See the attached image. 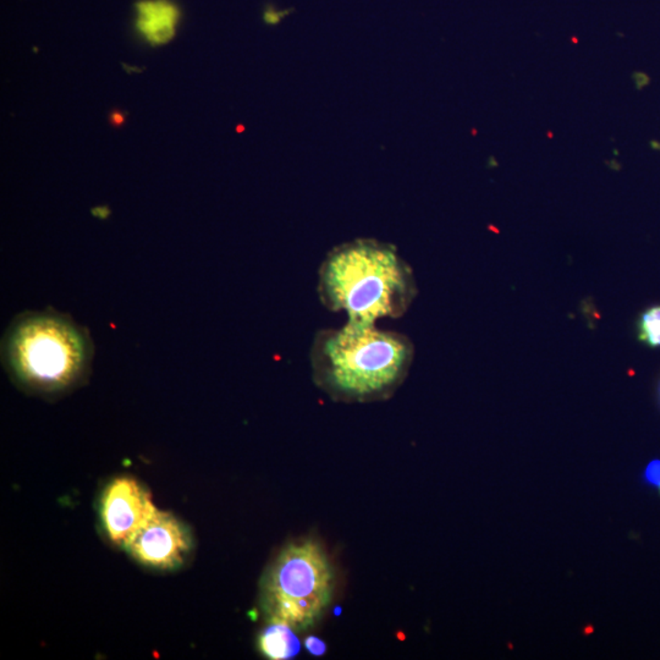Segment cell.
<instances>
[{
  "label": "cell",
  "instance_id": "obj_11",
  "mask_svg": "<svg viewBox=\"0 0 660 660\" xmlns=\"http://www.w3.org/2000/svg\"><path fill=\"white\" fill-rule=\"evenodd\" d=\"M644 479L650 486L660 487V460H653L649 464L644 472Z\"/></svg>",
  "mask_w": 660,
  "mask_h": 660
},
{
  "label": "cell",
  "instance_id": "obj_7",
  "mask_svg": "<svg viewBox=\"0 0 660 660\" xmlns=\"http://www.w3.org/2000/svg\"><path fill=\"white\" fill-rule=\"evenodd\" d=\"M136 28L150 45H167L178 27L181 12L170 0H139L136 3Z\"/></svg>",
  "mask_w": 660,
  "mask_h": 660
},
{
  "label": "cell",
  "instance_id": "obj_6",
  "mask_svg": "<svg viewBox=\"0 0 660 660\" xmlns=\"http://www.w3.org/2000/svg\"><path fill=\"white\" fill-rule=\"evenodd\" d=\"M156 512L150 494L133 478L114 479L108 484L100 500L106 536L113 543L122 547Z\"/></svg>",
  "mask_w": 660,
  "mask_h": 660
},
{
  "label": "cell",
  "instance_id": "obj_10",
  "mask_svg": "<svg viewBox=\"0 0 660 660\" xmlns=\"http://www.w3.org/2000/svg\"><path fill=\"white\" fill-rule=\"evenodd\" d=\"M291 10H275L273 6H266V10L263 12V20L266 25L275 26L283 20L284 17L288 16Z\"/></svg>",
  "mask_w": 660,
  "mask_h": 660
},
{
  "label": "cell",
  "instance_id": "obj_5",
  "mask_svg": "<svg viewBox=\"0 0 660 660\" xmlns=\"http://www.w3.org/2000/svg\"><path fill=\"white\" fill-rule=\"evenodd\" d=\"M125 548L133 559L159 570H172L183 564L191 549L186 527L169 512L156 514L139 528Z\"/></svg>",
  "mask_w": 660,
  "mask_h": 660
},
{
  "label": "cell",
  "instance_id": "obj_3",
  "mask_svg": "<svg viewBox=\"0 0 660 660\" xmlns=\"http://www.w3.org/2000/svg\"><path fill=\"white\" fill-rule=\"evenodd\" d=\"M93 359L95 344L89 329L54 308L19 313L1 339L6 373L34 394H65L82 385Z\"/></svg>",
  "mask_w": 660,
  "mask_h": 660
},
{
  "label": "cell",
  "instance_id": "obj_2",
  "mask_svg": "<svg viewBox=\"0 0 660 660\" xmlns=\"http://www.w3.org/2000/svg\"><path fill=\"white\" fill-rule=\"evenodd\" d=\"M317 293L329 311L377 323L404 316L418 288L412 268L394 244L361 238L328 252L318 271Z\"/></svg>",
  "mask_w": 660,
  "mask_h": 660
},
{
  "label": "cell",
  "instance_id": "obj_1",
  "mask_svg": "<svg viewBox=\"0 0 660 660\" xmlns=\"http://www.w3.org/2000/svg\"><path fill=\"white\" fill-rule=\"evenodd\" d=\"M413 359L415 346L404 334L351 319L318 330L310 349L317 387L345 402L388 399L405 382Z\"/></svg>",
  "mask_w": 660,
  "mask_h": 660
},
{
  "label": "cell",
  "instance_id": "obj_13",
  "mask_svg": "<svg viewBox=\"0 0 660 660\" xmlns=\"http://www.w3.org/2000/svg\"><path fill=\"white\" fill-rule=\"evenodd\" d=\"M125 117H126V114L124 111L114 109L109 114V122H111V126H114V128H122V125L125 124Z\"/></svg>",
  "mask_w": 660,
  "mask_h": 660
},
{
  "label": "cell",
  "instance_id": "obj_12",
  "mask_svg": "<svg viewBox=\"0 0 660 660\" xmlns=\"http://www.w3.org/2000/svg\"><path fill=\"white\" fill-rule=\"evenodd\" d=\"M305 646L311 655H317V657L324 655L326 650H327V644H324L322 639L315 637V636L306 638Z\"/></svg>",
  "mask_w": 660,
  "mask_h": 660
},
{
  "label": "cell",
  "instance_id": "obj_14",
  "mask_svg": "<svg viewBox=\"0 0 660 660\" xmlns=\"http://www.w3.org/2000/svg\"><path fill=\"white\" fill-rule=\"evenodd\" d=\"M659 488H660V487H659Z\"/></svg>",
  "mask_w": 660,
  "mask_h": 660
},
{
  "label": "cell",
  "instance_id": "obj_8",
  "mask_svg": "<svg viewBox=\"0 0 660 660\" xmlns=\"http://www.w3.org/2000/svg\"><path fill=\"white\" fill-rule=\"evenodd\" d=\"M293 627L269 622V625L260 635V649L262 655L273 660L291 659L300 652L301 644Z\"/></svg>",
  "mask_w": 660,
  "mask_h": 660
},
{
  "label": "cell",
  "instance_id": "obj_4",
  "mask_svg": "<svg viewBox=\"0 0 660 660\" xmlns=\"http://www.w3.org/2000/svg\"><path fill=\"white\" fill-rule=\"evenodd\" d=\"M333 566L319 544L304 539L288 544L266 572L262 608L269 622L307 631L319 622L332 603Z\"/></svg>",
  "mask_w": 660,
  "mask_h": 660
},
{
  "label": "cell",
  "instance_id": "obj_9",
  "mask_svg": "<svg viewBox=\"0 0 660 660\" xmlns=\"http://www.w3.org/2000/svg\"><path fill=\"white\" fill-rule=\"evenodd\" d=\"M638 338L650 348H660V306L648 308L639 317Z\"/></svg>",
  "mask_w": 660,
  "mask_h": 660
}]
</instances>
